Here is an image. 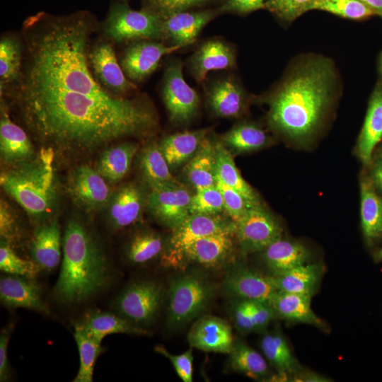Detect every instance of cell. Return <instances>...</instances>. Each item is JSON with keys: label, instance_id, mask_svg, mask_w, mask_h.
I'll return each instance as SVG.
<instances>
[{"label": "cell", "instance_id": "57", "mask_svg": "<svg viewBox=\"0 0 382 382\" xmlns=\"http://www.w3.org/2000/svg\"><path fill=\"white\" fill-rule=\"evenodd\" d=\"M380 70H381V72L382 74V55H381V59H380Z\"/></svg>", "mask_w": 382, "mask_h": 382}, {"label": "cell", "instance_id": "29", "mask_svg": "<svg viewBox=\"0 0 382 382\" xmlns=\"http://www.w3.org/2000/svg\"><path fill=\"white\" fill-rule=\"evenodd\" d=\"M210 130V128H204L185 131L163 138L158 144L170 168H176L188 162Z\"/></svg>", "mask_w": 382, "mask_h": 382}, {"label": "cell", "instance_id": "27", "mask_svg": "<svg viewBox=\"0 0 382 382\" xmlns=\"http://www.w3.org/2000/svg\"><path fill=\"white\" fill-rule=\"evenodd\" d=\"M311 298L308 294L277 291L270 302L276 317L323 328L324 323L311 308Z\"/></svg>", "mask_w": 382, "mask_h": 382}, {"label": "cell", "instance_id": "23", "mask_svg": "<svg viewBox=\"0 0 382 382\" xmlns=\"http://www.w3.org/2000/svg\"><path fill=\"white\" fill-rule=\"evenodd\" d=\"M144 198L141 189L129 183L120 187L108 203V221L115 230L126 228L137 222L142 212Z\"/></svg>", "mask_w": 382, "mask_h": 382}, {"label": "cell", "instance_id": "55", "mask_svg": "<svg viewBox=\"0 0 382 382\" xmlns=\"http://www.w3.org/2000/svg\"><path fill=\"white\" fill-rule=\"evenodd\" d=\"M370 8H371L376 14L382 17V0H360Z\"/></svg>", "mask_w": 382, "mask_h": 382}, {"label": "cell", "instance_id": "10", "mask_svg": "<svg viewBox=\"0 0 382 382\" xmlns=\"http://www.w3.org/2000/svg\"><path fill=\"white\" fill-rule=\"evenodd\" d=\"M203 84L206 104L218 117H242L255 101L256 96L249 93L233 74L205 80Z\"/></svg>", "mask_w": 382, "mask_h": 382}, {"label": "cell", "instance_id": "45", "mask_svg": "<svg viewBox=\"0 0 382 382\" xmlns=\"http://www.w3.org/2000/svg\"><path fill=\"white\" fill-rule=\"evenodd\" d=\"M316 0H268L265 8L279 20L290 23L303 13L309 11Z\"/></svg>", "mask_w": 382, "mask_h": 382}, {"label": "cell", "instance_id": "36", "mask_svg": "<svg viewBox=\"0 0 382 382\" xmlns=\"http://www.w3.org/2000/svg\"><path fill=\"white\" fill-rule=\"evenodd\" d=\"M260 348L270 364L281 376L297 374L300 365L284 336L277 331L266 333L260 341Z\"/></svg>", "mask_w": 382, "mask_h": 382}, {"label": "cell", "instance_id": "13", "mask_svg": "<svg viewBox=\"0 0 382 382\" xmlns=\"http://www.w3.org/2000/svg\"><path fill=\"white\" fill-rule=\"evenodd\" d=\"M150 189L146 205L161 224L173 230L190 214L192 195L180 183Z\"/></svg>", "mask_w": 382, "mask_h": 382}, {"label": "cell", "instance_id": "43", "mask_svg": "<svg viewBox=\"0 0 382 382\" xmlns=\"http://www.w3.org/2000/svg\"><path fill=\"white\" fill-rule=\"evenodd\" d=\"M0 269L8 274L34 278L40 267L34 261L19 257L11 245L1 241Z\"/></svg>", "mask_w": 382, "mask_h": 382}, {"label": "cell", "instance_id": "28", "mask_svg": "<svg viewBox=\"0 0 382 382\" xmlns=\"http://www.w3.org/2000/svg\"><path fill=\"white\" fill-rule=\"evenodd\" d=\"M382 139V88L373 93L357 141V154L366 165L371 161L372 153Z\"/></svg>", "mask_w": 382, "mask_h": 382}, {"label": "cell", "instance_id": "46", "mask_svg": "<svg viewBox=\"0 0 382 382\" xmlns=\"http://www.w3.org/2000/svg\"><path fill=\"white\" fill-rule=\"evenodd\" d=\"M216 185L221 194L224 211L231 219L238 221L249 207L246 201L238 191L223 183L217 175Z\"/></svg>", "mask_w": 382, "mask_h": 382}, {"label": "cell", "instance_id": "15", "mask_svg": "<svg viewBox=\"0 0 382 382\" xmlns=\"http://www.w3.org/2000/svg\"><path fill=\"white\" fill-rule=\"evenodd\" d=\"M223 289L230 296L250 301H270L277 291L273 277L241 264L226 272Z\"/></svg>", "mask_w": 382, "mask_h": 382}, {"label": "cell", "instance_id": "40", "mask_svg": "<svg viewBox=\"0 0 382 382\" xmlns=\"http://www.w3.org/2000/svg\"><path fill=\"white\" fill-rule=\"evenodd\" d=\"M74 337L79 349L80 365L78 374L73 381L91 382L96 361L103 350L101 342L86 335L76 326Z\"/></svg>", "mask_w": 382, "mask_h": 382}, {"label": "cell", "instance_id": "8", "mask_svg": "<svg viewBox=\"0 0 382 382\" xmlns=\"http://www.w3.org/2000/svg\"><path fill=\"white\" fill-rule=\"evenodd\" d=\"M164 298L163 286L154 279H140L128 284L117 297L118 315L139 327L149 325L156 318Z\"/></svg>", "mask_w": 382, "mask_h": 382}, {"label": "cell", "instance_id": "16", "mask_svg": "<svg viewBox=\"0 0 382 382\" xmlns=\"http://www.w3.org/2000/svg\"><path fill=\"white\" fill-rule=\"evenodd\" d=\"M67 187L72 199L88 212L104 207L112 196L105 180L97 170L87 165L79 166L71 171Z\"/></svg>", "mask_w": 382, "mask_h": 382}, {"label": "cell", "instance_id": "49", "mask_svg": "<svg viewBox=\"0 0 382 382\" xmlns=\"http://www.w3.org/2000/svg\"><path fill=\"white\" fill-rule=\"evenodd\" d=\"M1 241L11 245L20 237V228L13 212L5 200L0 203Z\"/></svg>", "mask_w": 382, "mask_h": 382}, {"label": "cell", "instance_id": "24", "mask_svg": "<svg viewBox=\"0 0 382 382\" xmlns=\"http://www.w3.org/2000/svg\"><path fill=\"white\" fill-rule=\"evenodd\" d=\"M0 154L1 160L10 165L28 160L35 154L26 133L11 120L6 108L2 105L0 120Z\"/></svg>", "mask_w": 382, "mask_h": 382}, {"label": "cell", "instance_id": "53", "mask_svg": "<svg viewBox=\"0 0 382 382\" xmlns=\"http://www.w3.org/2000/svg\"><path fill=\"white\" fill-rule=\"evenodd\" d=\"M10 336V329L4 328L0 334V381L8 380L10 375V368L8 360V345Z\"/></svg>", "mask_w": 382, "mask_h": 382}, {"label": "cell", "instance_id": "58", "mask_svg": "<svg viewBox=\"0 0 382 382\" xmlns=\"http://www.w3.org/2000/svg\"><path fill=\"white\" fill-rule=\"evenodd\" d=\"M121 1H125V2H127V1H128V0H121Z\"/></svg>", "mask_w": 382, "mask_h": 382}, {"label": "cell", "instance_id": "37", "mask_svg": "<svg viewBox=\"0 0 382 382\" xmlns=\"http://www.w3.org/2000/svg\"><path fill=\"white\" fill-rule=\"evenodd\" d=\"M361 221L365 238L373 241L382 236V198L369 180L361 182Z\"/></svg>", "mask_w": 382, "mask_h": 382}, {"label": "cell", "instance_id": "20", "mask_svg": "<svg viewBox=\"0 0 382 382\" xmlns=\"http://www.w3.org/2000/svg\"><path fill=\"white\" fill-rule=\"evenodd\" d=\"M191 347L204 352L229 354L234 340L230 325L225 320L212 316L199 319L187 335Z\"/></svg>", "mask_w": 382, "mask_h": 382}, {"label": "cell", "instance_id": "9", "mask_svg": "<svg viewBox=\"0 0 382 382\" xmlns=\"http://www.w3.org/2000/svg\"><path fill=\"white\" fill-rule=\"evenodd\" d=\"M183 63L180 59L170 60L166 66L162 81L163 100L173 124L184 125L197 115L200 100L197 92L185 81Z\"/></svg>", "mask_w": 382, "mask_h": 382}, {"label": "cell", "instance_id": "54", "mask_svg": "<svg viewBox=\"0 0 382 382\" xmlns=\"http://www.w3.org/2000/svg\"><path fill=\"white\" fill-rule=\"evenodd\" d=\"M372 184L382 191V158L374 165L371 172Z\"/></svg>", "mask_w": 382, "mask_h": 382}, {"label": "cell", "instance_id": "47", "mask_svg": "<svg viewBox=\"0 0 382 382\" xmlns=\"http://www.w3.org/2000/svg\"><path fill=\"white\" fill-rule=\"evenodd\" d=\"M211 0H144V8H149L162 18L190 8L202 6Z\"/></svg>", "mask_w": 382, "mask_h": 382}, {"label": "cell", "instance_id": "30", "mask_svg": "<svg viewBox=\"0 0 382 382\" xmlns=\"http://www.w3.org/2000/svg\"><path fill=\"white\" fill-rule=\"evenodd\" d=\"M324 272L321 263H305L278 276H272L277 291L313 296Z\"/></svg>", "mask_w": 382, "mask_h": 382}, {"label": "cell", "instance_id": "5", "mask_svg": "<svg viewBox=\"0 0 382 382\" xmlns=\"http://www.w3.org/2000/svg\"><path fill=\"white\" fill-rule=\"evenodd\" d=\"M216 286L206 276L190 271L174 277L167 291V325L171 329L185 326L207 308Z\"/></svg>", "mask_w": 382, "mask_h": 382}, {"label": "cell", "instance_id": "18", "mask_svg": "<svg viewBox=\"0 0 382 382\" xmlns=\"http://www.w3.org/2000/svg\"><path fill=\"white\" fill-rule=\"evenodd\" d=\"M219 13L218 9L188 10L163 18L161 41L186 47L196 42L202 29Z\"/></svg>", "mask_w": 382, "mask_h": 382}, {"label": "cell", "instance_id": "14", "mask_svg": "<svg viewBox=\"0 0 382 382\" xmlns=\"http://www.w3.org/2000/svg\"><path fill=\"white\" fill-rule=\"evenodd\" d=\"M237 64V50L233 44L221 37H211L199 44L187 60L192 77L203 83L212 71L231 70Z\"/></svg>", "mask_w": 382, "mask_h": 382}, {"label": "cell", "instance_id": "35", "mask_svg": "<svg viewBox=\"0 0 382 382\" xmlns=\"http://www.w3.org/2000/svg\"><path fill=\"white\" fill-rule=\"evenodd\" d=\"M139 168L150 188L180 183L172 175L159 144L150 143L139 156Z\"/></svg>", "mask_w": 382, "mask_h": 382}, {"label": "cell", "instance_id": "39", "mask_svg": "<svg viewBox=\"0 0 382 382\" xmlns=\"http://www.w3.org/2000/svg\"><path fill=\"white\" fill-rule=\"evenodd\" d=\"M166 241V240L156 232H139L130 240L126 250V257L129 262L134 265L149 262L161 256Z\"/></svg>", "mask_w": 382, "mask_h": 382}, {"label": "cell", "instance_id": "21", "mask_svg": "<svg viewBox=\"0 0 382 382\" xmlns=\"http://www.w3.org/2000/svg\"><path fill=\"white\" fill-rule=\"evenodd\" d=\"M0 299L10 308H25L45 314L50 312L42 298L40 287L33 278L11 274L1 277Z\"/></svg>", "mask_w": 382, "mask_h": 382}, {"label": "cell", "instance_id": "17", "mask_svg": "<svg viewBox=\"0 0 382 382\" xmlns=\"http://www.w3.org/2000/svg\"><path fill=\"white\" fill-rule=\"evenodd\" d=\"M88 62L97 81L112 93L122 96L137 90L122 71L110 43L96 44L88 52Z\"/></svg>", "mask_w": 382, "mask_h": 382}, {"label": "cell", "instance_id": "34", "mask_svg": "<svg viewBox=\"0 0 382 382\" xmlns=\"http://www.w3.org/2000/svg\"><path fill=\"white\" fill-rule=\"evenodd\" d=\"M137 149V145L129 142L109 147L100 156L98 172L110 183L120 181L129 172Z\"/></svg>", "mask_w": 382, "mask_h": 382}, {"label": "cell", "instance_id": "32", "mask_svg": "<svg viewBox=\"0 0 382 382\" xmlns=\"http://www.w3.org/2000/svg\"><path fill=\"white\" fill-rule=\"evenodd\" d=\"M184 171L195 190L216 185L214 144L207 136L187 162Z\"/></svg>", "mask_w": 382, "mask_h": 382}, {"label": "cell", "instance_id": "22", "mask_svg": "<svg viewBox=\"0 0 382 382\" xmlns=\"http://www.w3.org/2000/svg\"><path fill=\"white\" fill-rule=\"evenodd\" d=\"M262 261L272 276L308 262L311 253L303 243L281 237L261 251Z\"/></svg>", "mask_w": 382, "mask_h": 382}, {"label": "cell", "instance_id": "6", "mask_svg": "<svg viewBox=\"0 0 382 382\" xmlns=\"http://www.w3.org/2000/svg\"><path fill=\"white\" fill-rule=\"evenodd\" d=\"M162 21L160 15L149 8L133 10L127 2L116 1L110 7L103 30L117 43L142 40L161 41Z\"/></svg>", "mask_w": 382, "mask_h": 382}, {"label": "cell", "instance_id": "33", "mask_svg": "<svg viewBox=\"0 0 382 382\" xmlns=\"http://www.w3.org/2000/svg\"><path fill=\"white\" fill-rule=\"evenodd\" d=\"M220 140L228 149L237 153L260 149L271 141L267 132L259 124L241 121L221 135Z\"/></svg>", "mask_w": 382, "mask_h": 382}, {"label": "cell", "instance_id": "1", "mask_svg": "<svg viewBox=\"0 0 382 382\" xmlns=\"http://www.w3.org/2000/svg\"><path fill=\"white\" fill-rule=\"evenodd\" d=\"M94 27L87 11L24 21L16 100L29 129L52 149L94 151L157 125L143 101L110 93L94 78L87 49Z\"/></svg>", "mask_w": 382, "mask_h": 382}, {"label": "cell", "instance_id": "3", "mask_svg": "<svg viewBox=\"0 0 382 382\" xmlns=\"http://www.w3.org/2000/svg\"><path fill=\"white\" fill-rule=\"evenodd\" d=\"M62 245L63 258L55 294L66 303L83 302L108 284L107 259L88 228L76 219L67 222Z\"/></svg>", "mask_w": 382, "mask_h": 382}, {"label": "cell", "instance_id": "56", "mask_svg": "<svg viewBox=\"0 0 382 382\" xmlns=\"http://www.w3.org/2000/svg\"><path fill=\"white\" fill-rule=\"evenodd\" d=\"M376 257L378 260H382V249L378 252V253L376 254Z\"/></svg>", "mask_w": 382, "mask_h": 382}, {"label": "cell", "instance_id": "2", "mask_svg": "<svg viewBox=\"0 0 382 382\" xmlns=\"http://www.w3.org/2000/svg\"><path fill=\"white\" fill-rule=\"evenodd\" d=\"M341 88L334 62L320 54L306 53L292 59L282 77L255 102L268 106L267 122L273 130L302 141L322 128Z\"/></svg>", "mask_w": 382, "mask_h": 382}, {"label": "cell", "instance_id": "7", "mask_svg": "<svg viewBox=\"0 0 382 382\" xmlns=\"http://www.w3.org/2000/svg\"><path fill=\"white\" fill-rule=\"evenodd\" d=\"M228 232L235 234L236 222L219 214H190L172 230L161 255L163 266L180 267L189 247L201 238Z\"/></svg>", "mask_w": 382, "mask_h": 382}, {"label": "cell", "instance_id": "26", "mask_svg": "<svg viewBox=\"0 0 382 382\" xmlns=\"http://www.w3.org/2000/svg\"><path fill=\"white\" fill-rule=\"evenodd\" d=\"M33 261L46 270L57 267L61 260V233L58 221L52 219L35 231L30 244Z\"/></svg>", "mask_w": 382, "mask_h": 382}, {"label": "cell", "instance_id": "11", "mask_svg": "<svg viewBox=\"0 0 382 382\" xmlns=\"http://www.w3.org/2000/svg\"><path fill=\"white\" fill-rule=\"evenodd\" d=\"M235 235L244 253L261 252L282 237V228L275 217L259 204L248 207L236 222Z\"/></svg>", "mask_w": 382, "mask_h": 382}, {"label": "cell", "instance_id": "31", "mask_svg": "<svg viewBox=\"0 0 382 382\" xmlns=\"http://www.w3.org/2000/svg\"><path fill=\"white\" fill-rule=\"evenodd\" d=\"M216 175L228 186L238 191L249 207L259 205V199L236 168L230 150L221 140L214 141Z\"/></svg>", "mask_w": 382, "mask_h": 382}, {"label": "cell", "instance_id": "38", "mask_svg": "<svg viewBox=\"0 0 382 382\" xmlns=\"http://www.w3.org/2000/svg\"><path fill=\"white\" fill-rule=\"evenodd\" d=\"M230 368L253 379H263L269 375L265 358L256 350L241 341H234L229 352Z\"/></svg>", "mask_w": 382, "mask_h": 382}, {"label": "cell", "instance_id": "50", "mask_svg": "<svg viewBox=\"0 0 382 382\" xmlns=\"http://www.w3.org/2000/svg\"><path fill=\"white\" fill-rule=\"evenodd\" d=\"M231 316L237 330L242 333L255 331L248 300L236 299L231 306Z\"/></svg>", "mask_w": 382, "mask_h": 382}, {"label": "cell", "instance_id": "48", "mask_svg": "<svg viewBox=\"0 0 382 382\" xmlns=\"http://www.w3.org/2000/svg\"><path fill=\"white\" fill-rule=\"evenodd\" d=\"M155 351L169 359L178 377L183 382L192 381L193 354L192 348L178 355L170 354L161 345L156 346Z\"/></svg>", "mask_w": 382, "mask_h": 382}, {"label": "cell", "instance_id": "41", "mask_svg": "<svg viewBox=\"0 0 382 382\" xmlns=\"http://www.w3.org/2000/svg\"><path fill=\"white\" fill-rule=\"evenodd\" d=\"M23 49L13 37H4L0 42L1 86L16 82L20 76Z\"/></svg>", "mask_w": 382, "mask_h": 382}, {"label": "cell", "instance_id": "12", "mask_svg": "<svg viewBox=\"0 0 382 382\" xmlns=\"http://www.w3.org/2000/svg\"><path fill=\"white\" fill-rule=\"evenodd\" d=\"M183 48L185 47L170 45L158 40H137L129 43L120 64L129 80L140 83L157 69L164 56Z\"/></svg>", "mask_w": 382, "mask_h": 382}, {"label": "cell", "instance_id": "51", "mask_svg": "<svg viewBox=\"0 0 382 382\" xmlns=\"http://www.w3.org/2000/svg\"><path fill=\"white\" fill-rule=\"evenodd\" d=\"M248 304L255 331L265 330L271 320L276 317L270 302L248 300Z\"/></svg>", "mask_w": 382, "mask_h": 382}, {"label": "cell", "instance_id": "42", "mask_svg": "<svg viewBox=\"0 0 382 382\" xmlns=\"http://www.w3.org/2000/svg\"><path fill=\"white\" fill-rule=\"evenodd\" d=\"M313 9L352 20H362L376 14L360 0H316L309 8V10Z\"/></svg>", "mask_w": 382, "mask_h": 382}, {"label": "cell", "instance_id": "19", "mask_svg": "<svg viewBox=\"0 0 382 382\" xmlns=\"http://www.w3.org/2000/svg\"><path fill=\"white\" fill-rule=\"evenodd\" d=\"M232 233L222 232L199 238L187 250L182 266L193 263L207 269H219L232 257L234 243Z\"/></svg>", "mask_w": 382, "mask_h": 382}, {"label": "cell", "instance_id": "52", "mask_svg": "<svg viewBox=\"0 0 382 382\" xmlns=\"http://www.w3.org/2000/svg\"><path fill=\"white\" fill-rule=\"evenodd\" d=\"M268 0H224L218 8L221 13L248 14L253 11L265 8Z\"/></svg>", "mask_w": 382, "mask_h": 382}, {"label": "cell", "instance_id": "25", "mask_svg": "<svg viewBox=\"0 0 382 382\" xmlns=\"http://www.w3.org/2000/svg\"><path fill=\"white\" fill-rule=\"evenodd\" d=\"M86 335L102 342L107 335L112 334H128L146 335L149 332L144 328L130 323L120 315L93 311L86 315L84 318L75 324Z\"/></svg>", "mask_w": 382, "mask_h": 382}, {"label": "cell", "instance_id": "4", "mask_svg": "<svg viewBox=\"0 0 382 382\" xmlns=\"http://www.w3.org/2000/svg\"><path fill=\"white\" fill-rule=\"evenodd\" d=\"M54 149L45 146L32 158L12 164L1 174L0 184L28 214L39 220L53 212L57 193Z\"/></svg>", "mask_w": 382, "mask_h": 382}, {"label": "cell", "instance_id": "44", "mask_svg": "<svg viewBox=\"0 0 382 382\" xmlns=\"http://www.w3.org/2000/svg\"><path fill=\"white\" fill-rule=\"evenodd\" d=\"M190 214H219L224 211L221 194L216 185L196 190L190 202Z\"/></svg>", "mask_w": 382, "mask_h": 382}]
</instances>
